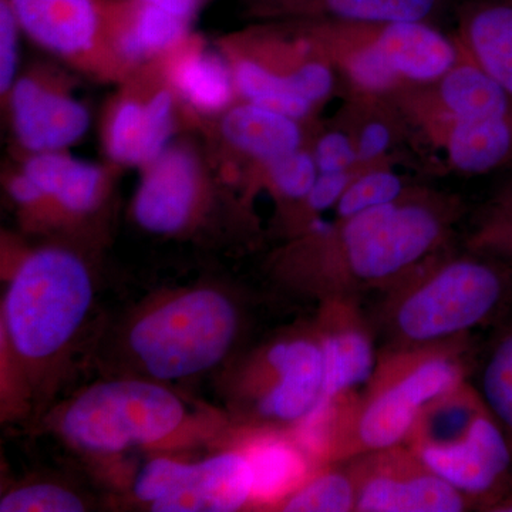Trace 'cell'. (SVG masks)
<instances>
[{
  "mask_svg": "<svg viewBox=\"0 0 512 512\" xmlns=\"http://www.w3.org/2000/svg\"><path fill=\"white\" fill-rule=\"evenodd\" d=\"M22 33L53 55L89 64L111 49L106 0H8ZM117 62V59H116Z\"/></svg>",
  "mask_w": 512,
  "mask_h": 512,
  "instance_id": "cell-13",
  "label": "cell"
},
{
  "mask_svg": "<svg viewBox=\"0 0 512 512\" xmlns=\"http://www.w3.org/2000/svg\"><path fill=\"white\" fill-rule=\"evenodd\" d=\"M487 208L512 214V178L498 190Z\"/></svg>",
  "mask_w": 512,
  "mask_h": 512,
  "instance_id": "cell-36",
  "label": "cell"
},
{
  "mask_svg": "<svg viewBox=\"0 0 512 512\" xmlns=\"http://www.w3.org/2000/svg\"><path fill=\"white\" fill-rule=\"evenodd\" d=\"M175 97L170 86L147 97H123L110 111L106 150L114 163L146 167L170 147L174 133Z\"/></svg>",
  "mask_w": 512,
  "mask_h": 512,
  "instance_id": "cell-18",
  "label": "cell"
},
{
  "mask_svg": "<svg viewBox=\"0 0 512 512\" xmlns=\"http://www.w3.org/2000/svg\"><path fill=\"white\" fill-rule=\"evenodd\" d=\"M221 133L225 143L251 161L258 174L266 165L308 144L301 121L249 101L232 104L224 111Z\"/></svg>",
  "mask_w": 512,
  "mask_h": 512,
  "instance_id": "cell-21",
  "label": "cell"
},
{
  "mask_svg": "<svg viewBox=\"0 0 512 512\" xmlns=\"http://www.w3.org/2000/svg\"><path fill=\"white\" fill-rule=\"evenodd\" d=\"M412 184L404 175L396 173L393 165L366 168L353 178L333 211L336 218L352 217L399 200Z\"/></svg>",
  "mask_w": 512,
  "mask_h": 512,
  "instance_id": "cell-27",
  "label": "cell"
},
{
  "mask_svg": "<svg viewBox=\"0 0 512 512\" xmlns=\"http://www.w3.org/2000/svg\"><path fill=\"white\" fill-rule=\"evenodd\" d=\"M202 192L197 154L188 147L170 146L144 167L133 202L134 218L151 234H180L197 218Z\"/></svg>",
  "mask_w": 512,
  "mask_h": 512,
  "instance_id": "cell-14",
  "label": "cell"
},
{
  "mask_svg": "<svg viewBox=\"0 0 512 512\" xmlns=\"http://www.w3.org/2000/svg\"><path fill=\"white\" fill-rule=\"evenodd\" d=\"M231 64L242 100L305 123L338 89L339 73L292 22H262L235 37Z\"/></svg>",
  "mask_w": 512,
  "mask_h": 512,
  "instance_id": "cell-8",
  "label": "cell"
},
{
  "mask_svg": "<svg viewBox=\"0 0 512 512\" xmlns=\"http://www.w3.org/2000/svg\"><path fill=\"white\" fill-rule=\"evenodd\" d=\"M234 296L211 286L171 293L131 322L126 346L147 379L180 382L215 369L231 356L242 330Z\"/></svg>",
  "mask_w": 512,
  "mask_h": 512,
  "instance_id": "cell-5",
  "label": "cell"
},
{
  "mask_svg": "<svg viewBox=\"0 0 512 512\" xmlns=\"http://www.w3.org/2000/svg\"><path fill=\"white\" fill-rule=\"evenodd\" d=\"M325 363L315 330L279 336L239 369L234 399L255 429L301 426L322 402Z\"/></svg>",
  "mask_w": 512,
  "mask_h": 512,
  "instance_id": "cell-10",
  "label": "cell"
},
{
  "mask_svg": "<svg viewBox=\"0 0 512 512\" xmlns=\"http://www.w3.org/2000/svg\"><path fill=\"white\" fill-rule=\"evenodd\" d=\"M291 512L356 511V485L348 467L330 468L305 481L279 504Z\"/></svg>",
  "mask_w": 512,
  "mask_h": 512,
  "instance_id": "cell-26",
  "label": "cell"
},
{
  "mask_svg": "<svg viewBox=\"0 0 512 512\" xmlns=\"http://www.w3.org/2000/svg\"><path fill=\"white\" fill-rule=\"evenodd\" d=\"M480 394L512 443V322L488 353Z\"/></svg>",
  "mask_w": 512,
  "mask_h": 512,
  "instance_id": "cell-28",
  "label": "cell"
},
{
  "mask_svg": "<svg viewBox=\"0 0 512 512\" xmlns=\"http://www.w3.org/2000/svg\"><path fill=\"white\" fill-rule=\"evenodd\" d=\"M89 266L66 248L37 249L23 259L10 282L5 322L20 359L46 362L63 352L93 305Z\"/></svg>",
  "mask_w": 512,
  "mask_h": 512,
  "instance_id": "cell-7",
  "label": "cell"
},
{
  "mask_svg": "<svg viewBox=\"0 0 512 512\" xmlns=\"http://www.w3.org/2000/svg\"><path fill=\"white\" fill-rule=\"evenodd\" d=\"M454 36L512 96V0H464Z\"/></svg>",
  "mask_w": 512,
  "mask_h": 512,
  "instance_id": "cell-22",
  "label": "cell"
},
{
  "mask_svg": "<svg viewBox=\"0 0 512 512\" xmlns=\"http://www.w3.org/2000/svg\"><path fill=\"white\" fill-rule=\"evenodd\" d=\"M468 349L467 336L384 349L360 392L326 406L320 456L329 463H346L406 444L426 407L466 382Z\"/></svg>",
  "mask_w": 512,
  "mask_h": 512,
  "instance_id": "cell-2",
  "label": "cell"
},
{
  "mask_svg": "<svg viewBox=\"0 0 512 512\" xmlns=\"http://www.w3.org/2000/svg\"><path fill=\"white\" fill-rule=\"evenodd\" d=\"M187 420V407L173 390L151 379L107 380L74 397L59 420L73 447L94 454H117L160 443Z\"/></svg>",
  "mask_w": 512,
  "mask_h": 512,
  "instance_id": "cell-9",
  "label": "cell"
},
{
  "mask_svg": "<svg viewBox=\"0 0 512 512\" xmlns=\"http://www.w3.org/2000/svg\"><path fill=\"white\" fill-rule=\"evenodd\" d=\"M466 248L501 262L512 271V214L487 208L471 229Z\"/></svg>",
  "mask_w": 512,
  "mask_h": 512,
  "instance_id": "cell-31",
  "label": "cell"
},
{
  "mask_svg": "<svg viewBox=\"0 0 512 512\" xmlns=\"http://www.w3.org/2000/svg\"><path fill=\"white\" fill-rule=\"evenodd\" d=\"M9 194L18 204L33 207L46 200L40 188L25 173L15 175L9 183Z\"/></svg>",
  "mask_w": 512,
  "mask_h": 512,
  "instance_id": "cell-34",
  "label": "cell"
},
{
  "mask_svg": "<svg viewBox=\"0 0 512 512\" xmlns=\"http://www.w3.org/2000/svg\"><path fill=\"white\" fill-rule=\"evenodd\" d=\"M279 433L264 430V436L244 450L254 473V500H284L306 480L308 464L302 448L282 439Z\"/></svg>",
  "mask_w": 512,
  "mask_h": 512,
  "instance_id": "cell-25",
  "label": "cell"
},
{
  "mask_svg": "<svg viewBox=\"0 0 512 512\" xmlns=\"http://www.w3.org/2000/svg\"><path fill=\"white\" fill-rule=\"evenodd\" d=\"M356 485L357 512H461L466 495L431 471L400 444L346 461Z\"/></svg>",
  "mask_w": 512,
  "mask_h": 512,
  "instance_id": "cell-11",
  "label": "cell"
},
{
  "mask_svg": "<svg viewBox=\"0 0 512 512\" xmlns=\"http://www.w3.org/2000/svg\"><path fill=\"white\" fill-rule=\"evenodd\" d=\"M511 291L508 266L471 251L443 249L383 291L375 325L387 348L463 338L493 319Z\"/></svg>",
  "mask_w": 512,
  "mask_h": 512,
  "instance_id": "cell-3",
  "label": "cell"
},
{
  "mask_svg": "<svg viewBox=\"0 0 512 512\" xmlns=\"http://www.w3.org/2000/svg\"><path fill=\"white\" fill-rule=\"evenodd\" d=\"M407 446L473 505L490 511L511 494V440L470 384L430 403Z\"/></svg>",
  "mask_w": 512,
  "mask_h": 512,
  "instance_id": "cell-6",
  "label": "cell"
},
{
  "mask_svg": "<svg viewBox=\"0 0 512 512\" xmlns=\"http://www.w3.org/2000/svg\"><path fill=\"white\" fill-rule=\"evenodd\" d=\"M338 120L355 144L360 168L393 165L397 151L414 146L412 127L390 97L348 89Z\"/></svg>",
  "mask_w": 512,
  "mask_h": 512,
  "instance_id": "cell-20",
  "label": "cell"
},
{
  "mask_svg": "<svg viewBox=\"0 0 512 512\" xmlns=\"http://www.w3.org/2000/svg\"><path fill=\"white\" fill-rule=\"evenodd\" d=\"M292 23L318 43L340 80L357 92L390 96L434 82L463 56L456 36L426 20Z\"/></svg>",
  "mask_w": 512,
  "mask_h": 512,
  "instance_id": "cell-4",
  "label": "cell"
},
{
  "mask_svg": "<svg viewBox=\"0 0 512 512\" xmlns=\"http://www.w3.org/2000/svg\"><path fill=\"white\" fill-rule=\"evenodd\" d=\"M165 80L177 97L201 113L229 109L237 94L231 64L188 40L170 53Z\"/></svg>",
  "mask_w": 512,
  "mask_h": 512,
  "instance_id": "cell-23",
  "label": "cell"
},
{
  "mask_svg": "<svg viewBox=\"0 0 512 512\" xmlns=\"http://www.w3.org/2000/svg\"><path fill=\"white\" fill-rule=\"evenodd\" d=\"M18 19L8 3L0 0V92L8 94L15 84L19 67Z\"/></svg>",
  "mask_w": 512,
  "mask_h": 512,
  "instance_id": "cell-33",
  "label": "cell"
},
{
  "mask_svg": "<svg viewBox=\"0 0 512 512\" xmlns=\"http://www.w3.org/2000/svg\"><path fill=\"white\" fill-rule=\"evenodd\" d=\"M279 201L295 208L305 200L318 178V165L309 144L279 158L258 174Z\"/></svg>",
  "mask_w": 512,
  "mask_h": 512,
  "instance_id": "cell-29",
  "label": "cell"
},
{
  "mask_svg": "<svg viewBox=\"0 0 512 512\" xmlns=\"http://www.w3.org/2000/svg\"><path fill=\"white\" fill-rule=\"evenodd\" d=\"M8 94L16 140L30 154L66 150L89 130L87 107L39 77H20Z\"/></svg>",
  "mask_w": 512,
  "mask_h": 512,
  "instance_id": "cell-15",
  "label": "cell"
},
{
  "mask_svg": "<svg viewBox=\"0 0 512 512\" xmlns=\"http://www.w3.org/2000/svg\"><path fill=\"white\" fill-rule=\"evenodd\" d=\"M261 22H431L443 0H242Z\"/></svg>",
  "mask_w": 512,
  "mask_h": 512,
  "instance_id": "cell-19",
  "label": "cell"
},
{
  "mask_svg": "<svg viewBox=\"0 0 512 512\" xmlns=\"http://www.w3.org/2000/svg\"><path fill=\"white\" fill-rule=\"evenodd\" d=\"M86 508L80 495L52 483L23 485L0 500V512H82Z\"/></svg>",
  "mask_w": 512,
  "mask_h": 512,
  "instance_id": "cell-30",
  "label": "cell"
},
{
  "mask_svg": "<svg viewBox=\"0 0 512 512\" xmlns=\"http://www.w3.org/2000/svg\"><path fill=\"white\" fill-rule=\"evenodd\" d=\"M254 500V473L245 451H227L200 461H177L173 487L150 505L156 512H232Z\"/></svg>",
  "mask_w": 512,
  "mask_h": 512,
  "instance_id": "cell-16",
  "label": "cell"
},
{
  "mask_svg": "<svg viewBox=\"0 0 512 512\" xmlns=\"http://www.w3.org/2000/svg\"><path fill=\"white\" fill-rule=\"evenodd\" d=\"M309 147L318 165L319 173H345V171L360 168L352 137L338 120L332 126L320 131Z\"/></svg>",
  "mask_w": 512,
  "mask_h": 512,
  "instance_id": "cell-32",
  "label": "cell"
},
{
  "mask_svg": "<svg viewBox=\"0 0 512 512\" xmlns=\"http://www.w3.org/2000/svg\"><path fill=\"white\" fill-rule=\"evenodd\" d=\"M140 2L157 6V8L167 10V12L191 22L205 0H140Z\"/></svg>",
  "mask_w": 512,
  "mask_h": 512,
  "instance_id": "cell-35",
  "label": "cell"
},
{
  "mask_svg": "<svg viewBox=\"0 0 512 512\" xmlns=\"http://www.w3.org/2000/svg\"><path fill=\"white\" fill-rule=\"evenodd\" d=\"M464 212L457 195L413 183L399 200L293 237L275 256L276 275L319 302L386 291L447 248Z\"/></svg>",
  "mask_w": 512,
  "mask_h": 512,
  "instance_id": "cell-1",
  "label": "cell"
},
{
  "mask_svg": "<svg viewBox=\"0 0 512 512\" xmlns=\"http://www.w3.org/2000/svg\"><path fill=\"white\" fill-rule=\"evenodd\" d=\"M416 143L443 154L451 171L484 175L512 167V116L501 119H429L412 124Z\"/></svg>",
  "mask_w": 512,
  "mask_h": 512,
  "instance_id": "cell-17",
  "label": "cell"
},
{
  "mask_svg": "<svg viewBox=\"0 0 512 512\" xmlns=\"http://www.w3.org/2000/svg\"><path fill=\"white\" fill-rule=\"evenodd\" d=\"M23 173L32 178L46 200L74 215L96 210L103 197L106 174L96 164L63 153L30 154Z\"/></svg>",
  "mask_w": 512,
  "mask_h": 512,
  "instance_id": "cell-24",
  "label": "cell"
},
{
  "mask_svg": "<svg viewBox=\"0 0 512 512\" xmlns=\"http://www.w3.org/2000/svg\"><path fill=\"white\" fill-rule=\"evenodd\" d=\"M313 330L325 363L320 404L349 399L365 386L379 360L372 320L360 308L359 298L336 296L320 301Z\"/></svg>",
  "mask_w": 512,
  "mask_h": 512,
  "instance_id": "cell-12",
  "label": "cell"
}]
</instances>
